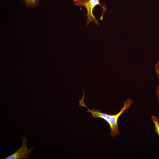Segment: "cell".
<instances>
[{
  "instance_id": "1",
  "label": "cell",
  "mask_w": 159,
  "mask_h": 159,
  "mask_svg": "<svg viewBox=\"0 0 159 159\" xmlns=\"http://www.w3.org/2000/svg\"><path fill=\"white\" fill-rule=\"evenodd\" d=\"M85 92H83L82 100H79V104L78 106L80 107L83 106L87 109V113H90L95 119L101 118L105 120L109 124L110 129V135L112 137H114L116 135L120 134L118 126V121L119 117L123 114L125 111L130 108L133 102L132 99L128 98L124 102L123 107L120 111L117 114L114 115H109L101 112L99 109L96 110L94 108L91 110L89 109L85 105L84 102Z\"/></svg>"
},
{
  "instance_id": "2",
  "label": "cell",
  "mask_w": 159,
  "mask_h": 159,
  "mask_svg": "<svg viewBox=\"0 0 159 159\" xmlns=\"http://www.w3.org/2000/svg\"><path fill=\"white\" fill-rule=\"evenodd\" d=\"M73 4L76 6H83L85 7L87 11L86 17L87 20L86 26H88L90 22L93 21L97 25H100L98 21L96 18L93 14L94 8L97 5H99L103 9V12L100 19L102 20L104 13L106 11L107 8L105 6H102L100 2V0H73Z\"/></svg>"
},
{
  "instance_id": "3",
  "label": "cell",
  "mask_w": 159,
  "mask_h": 159,
  "mask_svg": "<svg viewBox=\"0 0 159 159\" xmlns=\"http://www.w3.org/2000/svg\"><path fill=\"white\" fill-rule=\"evenodd\" d=\"M22 143L21 147L13 153L8 155L4 159H29L28 156L34 150L35 147L28 148L26 147L27 139L25 136L23 135L22 137Z\"/></svg>"
},
{
  "instance_id": "4",
  "label": "cell",
  "mask_w": 159,
  "mask_h": 159,
  "mask_svg": "<svg viewBox=\"0 0 159 159\" xmlns=\"http://www.w3.org/2000/svg\"><path fill=\"white\" fill-rule=\"evenodd\" d=\"M27 7L34 8L38 6L39 0H22Z\"/></svg>"
},
{
  "instance_id": "5",
  "label": "cell",
  "mask_w": 159,
  "mask_h": 159,
  "mask_svg": "<svg viewBox=\"0 0 159 159\" xmlns=\"http://www.w3.org/2000/svg\"><path fill=\"white\" fill-rule=\"evenodd\" d=\"M151 120L155 126V131L159 136V119L155 116H153Z\"/></svg>"
},
{
  "instance_id": "6",
  "label": "cell",
  "mask_w": 159,
  "mask_h": 159,
  "mask_svg": "<svg viewBox=\"0 0 159 159\" xmlns=\"http://www.w3.org/2000/svg\"><path fill=\"white\" fill-rule=\"evenodd\" d=\"M155 69V72L158 77L159 79V60L157 61L154 67ZM157 97L158 102L159 104V85L157 86V89L155 92Z\"/></svg>"
}]
</instances>
